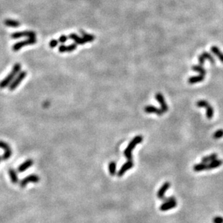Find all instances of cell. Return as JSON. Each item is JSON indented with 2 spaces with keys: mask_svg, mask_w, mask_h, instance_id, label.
<instances>
[{
  "mask_svg": "<svg viewBox=\"0 0 223 223\" xmlns=\"http://www.w3.org/2000/svg\"><path fill=\"white\" fill-rule=\"evenodd\" d=\"M4 25L6 26H8V27H12V28H17L19 27L21 23L20 22L17 21H14V20H10L7 19L4 21Z\"/></svg>",
  "mask_w": 223,
  "mask_h": 223,
  "instance_id": "22",
  "label": "cell"
},
{
  "mask_svg": "<svg viewBox=\"0 0 223 223\" xmlns=\"http://www.w3.org/2000/svg\"><path fill=\"white\" fill-rule=\"evenodd\" d=\"M196 106L198 107H203V108H206L207 110V119L211 120L213 118L214 115V110L212 108V106L209 104L208 101H207L206 100H199V101L196 102Z\"/></svg>",
  "mask_w": 223,
  "mask_h": 223,
  "instance_id": "3",
  "label": "cell"
},
{
  "mask_svg": "<svg viewBox=\"0 0 223 223\" xmlns=\"http://www.w3.org/2000/svg\"><path fill=\"white\" fill-rule=\"evenodd\" d=\"M177 207V201L176 200L172 201H168V202H164L159 207V210L161 212H166V211H168L174 209L175 207Z\"/></svg>",
  "mask_w": 223,
  "mask_h": 223,
  "instance_id": "11",
  "label": "cell"
},
{
  "mask_svg": "<svg viewBox=\"0 0 223 223\" xmlns=\"http://www.w3.org/2000/svg\"><path fill=\"white\" fill-rule=\"evenodd\" d=\"M22 37H28V38H36V33L32 30H26L23 32H15L11 34V38L14 39Z\"/></svg>",
  "mask_w": 223,
  "mask_h": 223,
  "instance_id": "7",
  "label": "cell"
},
{
  "mask_svg": "<svg viewBox=\"0 0 223 223\" xmlns=\"http://www.w3.org/2000/svg\"><path fill=\"white\" fill-rule=\"evenodd\" d=\"M116 167L115 161H110V164H109V173H110V175L114 176L116 174Z\"/></svg>",
  "mask_w": 223,
  "mask_h": 223,
  "instance_id": "25",
  "label": "cell"
},
{
  "mask_svg": "<svg viewBox=\"0 0 223 223\" xmlns=\"http://www.w3.org/2000/svg\"><path fill=\"white\" fill-rule=\"evenodd\" d=\"M142 141L143 137L141 136H137L135 138H133L130 142V144L127 145V148L124 151V154L128 160H131L132 159V152H133V150L135 147H136V145H138V144H141Z\"/></svg>",
  "mask_w": 223,
  "mask_h": 223,
  "instance_id": "2",
  "label": "cell"
},
{
  "mask_svg": "<svg viewBox=\"0 0 223 223\" xmlns=\"http://www.w3.org/2000/svg\"><path fill=\"white\" fill-rule=\"evenodd\" d=\"M201 55H202V56L204 57V59H208V60L210 61V62L211 63H212V64H215V59H214L213 57H212V55H211L209 53V52H204L202 54H201Z\"/></svg>",
  "mask_w": 223,
  "mask_h": 223,
  "instance_id": "26",
  "label": "cell"
},
{
  "mask_svg": "<svg viewBox=\"0 0 223 223\" xmlns=\"http://www.w3.org/2000/svg\"><path fill=\"white\" fill-rule=\"evenodd\" d=\"M217 154H212L211 155H209V156H204V157L202 158V159H201V161H202L203 163H210L211 161L215 160V159H217Z\"/></svg>",
  "mask_w": 223,
  "mask_h": 223,
  "instance_id": "23",
  "label": "cell"
},
{
  "mask_svg": "<svg viewBox=\"0 0 223 223\" xmlns=\"http://www.w3.org/2000/svg\"><path fill=\"white\" fill-rule=\"evenodd\" d=\"M223 164V161L220 160V159H215V160L211 161L210 164H208V169L209 170H213L215 168H217L219 166H221Z\"/></svg>",
  "mask_w": 223,
  "mask_h": 223,
  "instance_id": "17",
  "label": "cell"
},
{
  "mask_svg": "<svg viewBox=\"0 0 223 223\" xmlns=\"http://www.w3.org/2000/svg\"><path fill=\"white\" fill-rule=\"evenodd\" d=\"M213 223H223V217H215L213 219Z\"/></svg>",
  "mask_w": 223,
  "mask_h": 223,
  "instance_id": "31",
  "label": "cell"
},
{
  "mask_svg": "<svg viewBox=\"0 0 223 223\" xmlns=\"http://www.w3.org/2000/svg\"><path fill=\"white\" fill-rule=\"evenodd\" d=\"M57 44H58L57 40L52 39L51 40L50 42V47H51V48H55V47H56L57 46Z\"/></svg>",
  "mask_w": 223,
  "mask_h": 223,
  "instance_id": "30",
  "label": "cell"
},
{
  "mask_svg": "<svg viewBox=\"0 0 223 223\" xmlns=\"http://www.w3.org/2000/svg\"><path fill=\"white\" fill-rule=\"evenodd\" d=\"M80 32H81V33L82 34L83 38L85 40V41L86 43L87 42H91V41H94L95 38H96L95 36H93V35H91V34H88V33H86V32H84V30H80Z\"/></svg>",
  "mask_w": 223,
  "mask_h": 223,
  "instance_id": "21",
  "label": "cell"
},
{
  "mask_svg": "<svg viewBox=\"0 0 223 223\" xmlns=\"http://www.w3.org/2000/svg\"><path fill=\"white\" fill-rule=\"evenodd\" d=\"M133 167V162L132 160H128L126 161L125 163L120 167V169L119 170V171L118 172V177H122L123 176L124 174L129 170L130 169H131Z\"/></svg>",
  "mask_w": 223,
  "mask_h": 223,
  "instance_id": "10",
  "label": "cell"
},
{
  "mask_svg": "<svg viewBox=\"0 0 223 223\" xmlns=\"http://www.w3.org/2000/svg\"><path fill=\"white\" fill-rule=\"evenodd\" d=\"M155 99L160 104L161 110H162L163 112L164 113V112H167V110H168V106H167V103H166L164 96L161 93H156L155 94Z\"/></svg>",
  "mask_w": 223,
  "mask_h": 223,
  "instance_id": "9",
  "label": "cell"
},
{
  "mask_svg": "<svg viewBox=\"0 0 223 223\" xmlns=\"http://www.w3.org/2000/svg\"><path fill=\"white\" fill-rule=\"evenodd\" d=\"M223 137V130L222 129H220V130H218L215 132V133L213 134V138L215 139H219V138H221Z\"/></svg>",
  "mask_w": 223,
  "mask_h": 223,
  "instance_id": "27",
  "label": "cell"
},
{
  "mask_svg": "<svg viewBox=\"0 0 223 223\" xmlns=\"http://www.w3.org/2000/svg\"><path fill=\"white\" fill-rule=\"evenodd\" d=\"M192 70H193V71L195 72H197V73H199L200 75H204V76H205L206 73H207V72H206V70L204 68V67H202L201 65H194L192 67Z\"/></svg>",
  "mask_w": 223,
  "mask_h": 223,
  "instance_id": "24",
  "label": "cell"
},
{
  "mask_svg": "<svg viewBox=\"0 0 223 223\" xmlns=\"http://www.w3.org/2000/svg\"><path fill=\"white\" fill-rule=\"evenodd\" d=\"M40 178L37 175H35V174H32V175H28V176L25 177V178L22 180V181L20 182V185L21 188H25L26 185H28L30 183H37L39 182Z\"/></svg>",
  "mask_w": 223,
  "mask_h": 223,
  "instance_id": "6",
  "label": "cell"
},
{
  "mask_svg": "<svg viewBox=\"0 0 223 223\" xmlns=\"http://www.w3.org/2000/svg\"><path fill=\"white\" fill-rule=\"evenodd\" d=\"M21 71V64L20 63H16L15 65L13 66V68L12 70L11 73H10L5 78L0 81V88H4L10 85L14 79H15V76Z\"/></svg>",
  "mask_w": 223,
  "mask_h": 223,
  "instance_id": "1",
  "label": "cell"
},
{
  "mask_svg": "<svg viewBox=\"0 0 223 223\" xmlns=\"http://www.w3.org/2000/svg\"><path fill=\"white\" fill-rule=\"evenodd\" d=\"M170 183L169 182H166L161 185V187L159 188V190H158L157 192V197L159 198V199H162V198H164V195H165V193L167 192V190L170 188Z\"/></svg>",
  "mask_w": 223,
  "mask_h": 223,
  "instance_id": "13",
  "label": "cell"
},
{
  "mask_svg": "<svg viewBox=\"0 0 223 223\" xmlns=\"http://www.w3.org/2000/svg\"><path fill=\"white\" fill-rule=\"evenodd\" d=\"M211 51L212 52V53L215 54V55L219 58V61L223 63V53L219 50V49L217 47L213 46V47H212V48H211Z\"/></svg>",
  "mask_w": 223,
  "mask_h": 223,
  "instance_id": "19",
  "label": "cell"
},
{
  "mask_svg": "<svg viewBox=\"0 0 223 223\" xmlns=\"http://www.w3.org/2000/svg\"><path fill=\"white\" fill-rule=\"evenodd\" d=\"M9 175H10V180H11V182L13 184H17L19 183V180H18V177L17 175V173L14 169L10 168L9 170Z\"/></svg>",
  "mask_w": 223,
  "mask_h": 223,
  "instance_id": "16",
  "label": "cell"
},
{
  "mask_svg": "<svg viewBox=\"0 0 223 223\" xmlns=\"http://www.w3.org/2000/svg\"><path fill=\"white\" fill-rule=\"evenodd\" d=\"M77 44H72L70 45L67 46V52H71L76 50Z\"/></svg>",
  "mask_w": 223,
  "mask_h": 223,
  "instance_id": "28",
  "label": "cell"
},
{
  "mask_svg": "<svg viewBox=\"0 0 223 223\" xmlns=\"http://www.w3.org/2000/svg\"><path fill=\"white\" fill-rule=\"evenodd\" d=\"M208 169V164L206 163H200V164H196L193 166V170L195 172H201L204 170H207Z\"/></svg>",
  "mask_w": 223,
  "mask_h": 223,
  "instance_id": "20",
  "label": "cell"
},
{
  "mask_svg": "<svg viewBox=\"0 0 223 223\" xmlns=\"http://www.w3.org/2000/svg\"><path fill=\"white\" fill-rule=\"evenodd\" d=\"M205 60L206 59H204V57L202 56V55H199V56H198V62H199L200 65L202 66L203 64H204V62H205Z\"/></svg>",
  "mask_w": 223,
  "mask_h": 223,
  "instance_id": "32",
  "label": "cell"
},
{
  "mask_svg": "<svg viewBox=\"0 0 223 223\" xmlns=\"http://www.w3.org/2000/svg\"><path fill=\"white\" fill-rule=\"evenodd\" d=\"M36 41H37L36 38H28V39L24 40V41H19V42L15 43L13 46V50L14 52H18V51H19L21 48H23L25 46L35 44L36 43Z\"/></svg>",
  "mask_w": 223,
  "mask_h": 223,
  "instance_id": "5",
  "label": "cell"
},
{
  "mask_svg": "<svg viewBox=\"0 0 223 223\" xmlns=\"http://www.w3.org/2000/svg\"><path fill=\"white\" fill-rule=\"evenodd\" d=\"M204 78H205V77H204V75H197V76L190 77V78H188V83L190 84H196V83L201 82V81H204Z\"/></svg>",
  "mask_w": 223,
  "mask_h": 223,
  "instance_id": "18",
  "label": "cell"
},
{
  "mask_svg": "<svg viewBox=\"0 0 223 223\" xmlns=\"http://www.w3.org/2000/svg\"><path fill=\"white\" fill-rule=\"evenodd\" d=\"M33 164V161L32 159H27V160L23 162L19 167H18V172L19 173H23V172H25L26 170L29 168V167H31Z\"/></svg>",
  "mask_w": 223,
  "mask_h": 223,
  "instance_id": "14",
  "label": "cell"
},
{
  "mask_svg": "<svg viewBox=\"0 0 223 223\" xmlns=\"http://www.w3.org/2000/svg\"><path fill=\"white\" fill-rule=\"evenodd\" d=\"M69 38H70V39L73 40V41H75V44H79V45H83V44H85L86 43L84 38L79 37V36L77 34H75V33H71V34H70Z\"/></svg>",
  "mask_w": 223,
  "mask_h": 223,
  "instance_id": "15",
  "label": "cell"
},
{
  "mask_svg": "<svg viewBox=\"0 0 223 223\" xmlns=\"http://www.w3.org/2000/svg\"><path fill=\"white\" fill-rule=\"evenodd\" d=\"M144 111L148 114H156V115H159V116H160V115H162L163 114H164V112H163V111L161 110V109L156 108V107L152 106V105H148L147 106V107H145V108H144Z\"/></svg>",
  "mask_w": 223,
  "mask_h": 223,
  "instance_id": "12",
  "label": "cell"
},
{
  "mask_svg": "<svg viewBox=\"0 0 223 223\" xmlns=\"http://www.w3.org/2000/svg\"><path fill=\"white\" fill-rule=\"evenodd\" d=\"M0 149H2L4 150V153L3 156H1L2 160H7L10 159V157L12 155V150L10 149V146L3 141H0Z\"/></svg>",
  "mask_w": 223,
  "mask_h": 223,
  "instance_id": "8",
  "label": "cell"
},
{
  "mask_svg": "<svg viewBox=\"0 0 223 223\" xmlns=\"http://www.w3.org/2000/svg\"><path fill=\"white\" fill-rule=\"evenodd\" d=\"M26 75H27V72L26 71H21L18 74V76L15 77V79L13 80V82L10 84V91H14L17 88V87L21 84V83L25 79Z\"/></svg>",
  "mask_w": 223,
  "mask_h": 223,
  "instance_id": "4",
  "label": "cell"
},
{
  "mask_svg": "<svg viewBox=\"0 0 223 223\" xmlns=\"http://www.w3.org/2000/svg\"><path fill=\"white\" fill-rule=\"evenodd\" d=\"M58 50H59V52L61 53H64V52H67V46L65 45H60L58 48Z\"/></svg>",
  "mask_w": 223,
  "mask_h": 223,
  "instance_id": "33",
  "label": "cell"
},
{
  "mask_svg": "<svg viewBox=\"0 0 223 223\" xmlns=\"http://www.w3.org/2000/svg\"><path fill=\"white\" fill-rule=\"evenodd\" d=\"M1 156H0V161H1Z\"/></svg>",
  "mask_w": 223,
  "mask_h": 223,
  "instance_id": "35",
  "label": "cell"
},
{
  "mask_svg": "<svg viewBox=\"0 0 223 223\" xmlns=\"http://www.w3.org/2000/svg\"><path fill=\"white\" fill-rule=\"evenodd\" d=\"M67 39H68V37H67V36H65V35H62L61 36H59L58 41H59V43L64 44V43H65L66 41H67Z\"/></svg>",
  "mask_w": 223,
  "mask_h": 223,
  "instance_id": "29",
  "label": "cell"
},
{
  "mask_svg": "<svg viewBox=\"0 0 223 223\" xmlns=\"http://www.w3.org/2000/svg\"><path fill=\"white\" fill-rule=\"evenodd\" d=\"M163 201V203L164 202H168V201H175V198L173 197V196H170V197H164V198L161 199Z\"/></svg>",
  "mask_w": 223,
  "mask_h": 223,
  "instance_id": "34",
  "label": "cell"
}]
</instances>
